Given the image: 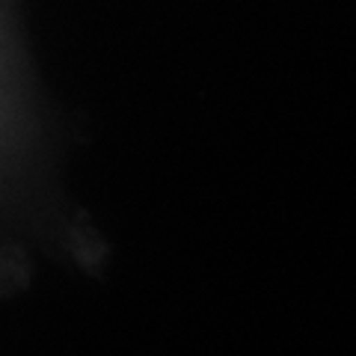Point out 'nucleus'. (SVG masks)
<instances>
[{
	"label": "nucleus",
	"instance_id": "1",
	"mask_svg": "<svg viewBox=\"0 0 356 356\" xmlns=\"http://www.w3.org/2000/svg\"><path fill=\"white\" fill-rule=\"evenodd\" d=\"M36 250L83 267L104 259L102 235L63 193L48 104L13 54L0 48V273L24 270Z\"/></svg>",
	"mask_w": 356,
	"mask_h": 356
}]
</instances>
